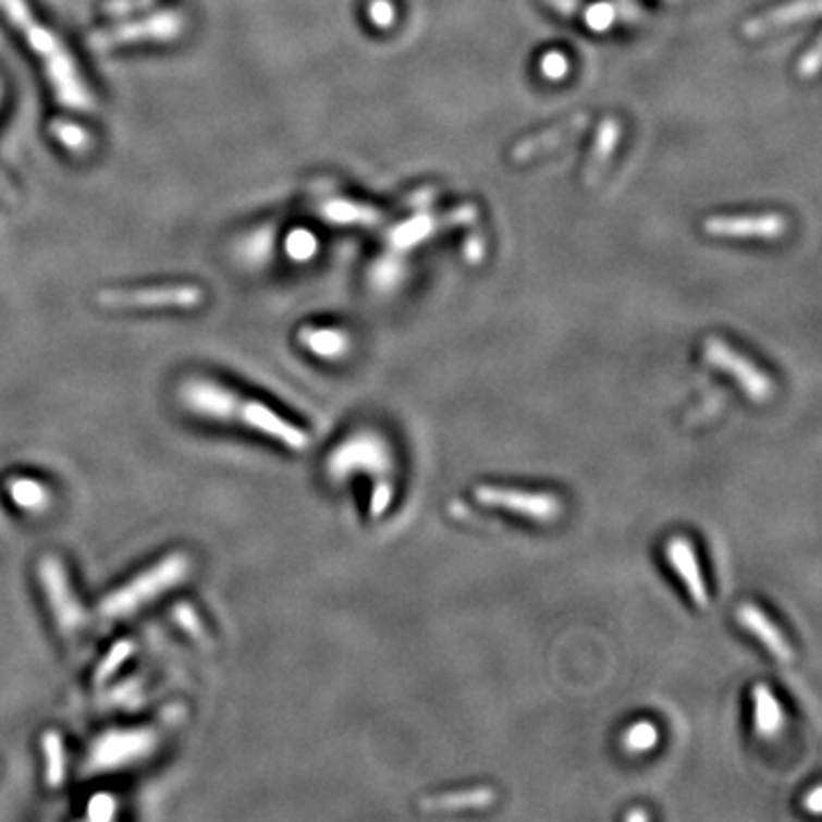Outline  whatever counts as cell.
Here are the masks:
<instances>
[{"label":"cell","instance_id":"obj_20","mask_svg":"<svg viewBox=\"0 0 822 822\" xmlns=\"http://www.w3.org/2000/svg\"><path fill=\"white\" fill-rule=\"evenodd\" d=\"M493 800H496V793L491 788H471V790H459V793H443L434 797H426L420 802L422 811H464V809H484Z\"/></svg>","mask_w":822,"mask_h":822},{"label":"cell","instance_id":"obj_9","mask_svg":"<svg viewBox=\"0 0 822 822\" xmlns=\"http://www.w3.org/2000/svg\"><path fill=\"white\" fill-rule=\"evenodd\" d=\"M204 299V291L197 286H154L135 291H103L99 304L112 309H154V307H176L191 309Z\"/></svg>","mask_w":822,"mask_h":822},{"label":"cell","instance_id":"obj_3","mask_svg":"<svg viewBox=\"0 0 822 822\" xmlns=\"http://www.w3.org/2000/svg\"><path fill=\"white\" fill-rule=\"evenodd\" d=\"M393 471L395 455L391 443L375 430L352 432L324 459V474L334 482H345L357 474L384 478Z\"/></svg>","mask_w":822,"mask_h":822},{"label":"cell","instance_id":"obj_19","mask_svg":"<svg viewBox=\"0 0 822 822\" xmlns=\"http://www.w3.org/2000/svg\"><path fill=\"white\" fill-rule=\"evenodd\" d=\"M5 489H8L10 501L16 507L26 510L30 514H41V512L49 510L51 503H53L51 489L46 487L41 480H35V478H19V476L10 478Z\"/></svg>","mask_w":822,"mask_h":822},{"label":"cell","instance_id":"obj_35","mask_svg":"<svg viewBox=\"0 0 822 822\" xmlns=\"http://www.w3.org/2000/svg\"><path fill=\"white\" fill-rule=\"evenodd\" d=\"M805 809L813 815L822 813V788L820 786H813L811 793L805 797Z\"/></svg>","mask_w":822,"mask_h":822},{"label":"cell","instance_id":"obj_15","mask_svg":"<svg viewBox=\"0 0 822 822\" xmlns=\"http://www.w3.org/2000/svg\"><path fill=\"white\" fill-rule=\"evenodd\" d=\"M587 122H590V116H587V114H576V116H572V120L562 122L557 126L544 131V133L532 135V137L524 139V143L516 145V149L512 151V158L516 162H524V160L542 156V154H547L551 149H557L562 143H569L572 137H576L587 126Z\"/></svg>","mask_w":822,"mask_h":822},{"label":"cell","instance_id":"obj_12","mask_svg":"<svg viewBox=\"0 0 822 822\" xmlns=\"http://www.w3.org/2000/svg\"><path fill=\"white\" fill-rule=\"evenodd\" d=\"M665 557L670 562L672 572L686 585V590L697 608H707L711 601L707 578L701 574L699 557L695 544L688 537H672L665 547Z\"/></svg>","mask_w":822,"mask_h":822},{"label":"cell","instance_id":"obj_30","mask_svg":"<svg viewBox=\"0 0 822 822\" xmlns=\"http://www.w3.org/2000/svg\"><path fill=\"white\" fill-rule=\"evenodd\" d=\"M613 21H615V8L610 3H594L585 12V23L597 33L608 30L610 26H613Z\"/></svg>","mask_w":822,"mask_h":822},{"label":"cell","instance_id":"obj_24","mask_svg":"<svg viewBox=\"0 0 822 822\" xmlns=\"http://www.w3.org/2000/svg\"><path fill=\"white\" fill-rule=\"evenodd\" d=\"M405 277V266L397 261L395 256H384L370 270V284L375 291L380 293H391L393 289L401 286V281Z\"/></svg>","mask_w":822,"mask_h":822},{"label":"cell","instance_id":"obj_5","mask_svg":"<svg viewBox=\"0 0 822 822\" xmlns=\"http://www.w3.org/2000/svg\"><path fill=\"white\" fill-rule=\"evenodd\" d=\"M37 574L44 587L46 601H49L53 610L56 624L60 626L64 636H76V633H81L87 626L89 617L74 592L72 580H69L64 562L58 555H44L37 565Z\"/></svg>","mask_w":822,"mask_h":822},{"label":"cell","instance_id":"obj_18","mask_svg":"<svg viewBox=\"0 0 822 822\" xmlns=\"http://www.w3.org/2000/svg\"><path fill=\"white\" fill-rule=\"evenodd\" d=\"M619 137H622V124L617 120H613V116H610V120H605L599 126V133H597V139H594V149H592L590 162H587V170H585V183L587 185H594L599 181V176L608 168V160L613 158V154L617 149Z\"/></svg>","mask_w":822,"mask_h":822},{"label":"cell","instance_id":"obj_26","mask_svg":"<svg viewBox=\"0 0 822 822\" xmlns=\"http://www.w3.org/2000/svg\"><path fill=\"white\" fill-rule=\"evenodd\" d=\"M172 619H174L176 626H179L183 633H187V636H191L195 642H199V645H201V642L208 645L210 636H208V630H206V626H204V619L199 617V613H197V610H195L191 603L183 601V603L174 605V608H172Z\"/></svg>","mask_w":822,"mask_h":822},{"label":"cell","instance_id":"obj_28","mask_svg":"<svg viewBox=\"0 0 822 822\" xmlns=\"http://www.w3.org/2000/svg\"><path fill=\"white\" fill-rule=\"evenodd\" d=\"M114 813H116V800L108 793L94 795L91 800L87 802V820L106 822V820H112Z\"/></svg>","mask_w":822,"mask_h":822},{"label":"cell","instance_id":"obj_16","mask_svg":"<svg viewBox=\"0 0 822 822\" xmlns=\"http://www.w3.org/2000/svg\"><path fill=\"white\" fill-rule=\"evenodd\" d=\"M751 703H754V732L763 740H777L786 729V711L777 695L768 684H757L751 688Z\"/></svg>","mask_w":822,"mask_h":822},{"label":"cell","instance_id":"obj_13","mask_svg":"<svg viewBox=\"0 0 822 822\" xmlns=\"http://www.w3.org/2000/svg\"><path fill=\"white\" fill-rule=\"evenodd\" d=\"M818 14H820V0H790V3L786 5L772 8L754 19H749L743 26V33L751 39H757L774 30L790 28L795 26V23L813 21L818 19Z\"/></svg>","mask_w":822,"mask_h":822},{"label":"cell","instance_id":"obj_11","mask_svg":"<svg viewBox=\"0 0 822 822\" xmlns=\"http://www.w3.org/2000/svg\"><path fill=\"white\" fill-rule=\"evenodd\" d=\"M476 218H478V208L476 206H462V208L451 210V213H445L441 218H437V216H416V218H412L405 224H397L389 233V243L397 251H405V249L416 247L422 241H428L432 236V233H437V231H443V229H449V226H457V224H471Z\"/></svg>","mask_w":822,"mask_h":822},{"label":"cell","instance_id":"obj_38","mask_svg":"<svg viewBox=\"0 0 822 822\" xmlns=\"http://www.w3.org/2000/svg\"><path fill=\"white\" fill-rule=\"evenodd\" d=\"M626 818H628V820H647L649 815H647L645 811H633V813H628Z\"/></svg>","mask_w":822,"mask_h":822},{"label":"cell","instance_id":"obj_8","mask_svg":"<svg viewBox=\"0 0 822 822\" xmlns=\"http://www.w3.org/2000/svg\"><path fill=\"white\" fill-rule=\"evenodd\" d=\"M229 422H241V426L261 432L281 445H286L291 451H304L309 445V434L302 428H297L295 422L286 420L284 416H279L274 409L268 405L258 403V401H247L241 393L236 395V403H233Z\"/></svg>","mask_w":822,"mask_h":822},{"label":"cell","instance_id":"obj_7","mask_svg":"<svg viewBox=\"0 0 822 822\" xmlns=\"http://www.w3.org/2000/svg\"><path fill=\"white\" fill-rule=\"evenodd\" d=\"M474 496L487 507H501L505 512L526 516V519L551 524L562 514V503L551 491H528L496 484H480Z\"/></svg>","mask_w":822,"mask_h":822},{"label":"cell","instance_id":"obj_23","mask_svg":"<svg viewBox=\"0 0 822 822\" xmlns=\"http://www.w3.org/2000/svg\"><path fill=\"white\" fill-rule=\"evenodd\" d=\"M658 743H661V729L651 720L633 722L622 738V745L628 754H647Z\"/></svg>","mask_w":822,"mask_h":822},{"label":"cell","instance_id":"obj_25","mask_svg":"<svg viewBox=\"0 0 822 822\" xmlns=\"http://www.w3.org/2000/svg\"><path fill=\"white\" fill-rule=\"evenodd\" d=\"M133 653H135V642L131 638H124L116 645H112V649L106 653V658L101 661V665L97 667V672H94V684H97V686L108 684V680L116 674V670H120L124 663H128V658Z\"/></svg>","mask_w":822,"mask_h":822},{"label":"cell","instance_id":"obj_27","mask_svg":"<svg viewBox=\"0 0 822 822\" xmlns=\"http://www.w3.org/2000/svg\"><path fill=\"white\" fill-rule=\"evenodd\" d=\"M286 247H289L291 258H295V261H309V258L316 254L318 243H316L314 233L304 231V229H297V231H293L291 236H289V245Z\"/></svg>","mask_w":822,"mask_h":822},{"label":"cell","instance_id":"obj_36","mask_svg":"<svg viewBox=\"0 0 822 822\" xmlns=\"http://www.w3.org/2000/svg\"><path fill=\"white\" fill-rule=\"evenodd\" d=\"M551 8H555L560 14H574L578 8V0H547Z\"/></svg>","mask_w":822,"mask_h":822},{"label":"cell","instance_id":"obj_21","mask_svg":"<svg viewBox=\"0 0 822 822\" xmlns=\"http://www.w3.org/2000/svg\"><path fill=\"white\" fill-rule=\"evenodd\" d=\"M322 218L336 224H361V226H375L380 224L382 216L378 208L357 204V201H345V199H334V201H324L320 208Z\"/></svg>","mask_w":822,"mask_h":822},{"label":"cell","instance_id":"obj_17","mask_svg":"<svg viewBox=\"0 0 822 822\" xmlns=\"http://www.w3.org/2000/svg\"><path fill=\"white\" fill-rule=\"evenodd\" d=\"M299 343L322 359H341L349 349V336L334 327H304Z\"/></svg>","mask_w":822,"mask_h":822},{"label":"cell","instance_id":"obj_10","mask_svg":"<svg viewBox=\"0 0 822 822\" xmlns=\"http://www.w3.org/2000/svg\"><path fill=\"white\" fill-rule=\"evenodd\" d=\"M788 229L780 213H749V216H713L703 222V231L715 238L736 241H777Z\"/></svg>","mask_w":822,"mask_h":822},{"label":"cell","instance_id":"obj_32","mask_svg":"<svg viewBox=\"0 0 822 822\" xmlns=\"http://www.w3.org/2000/svg\"><path fill=\"white\" fill-rule=\"evenodd\" d=\"M370 19L375 26L380 28H391L395 21V8L391 5V0H372L370 3Z\"/></svg>","mask_w":822,"mask_h":822},{"label":"cell","instance_id":"obj_14","mask_svg":"<svg viewBox=\"0 0 822 822\" xmlns=\"http://www.w3.org/2000/svg\"><path fill=\"white\" fill-rule=\"evenodd\" d=\"M738 622L745 630H749L780 663H793V647L782 628L774 624L763 610L754 603H745L738 608Z\"/></svg>","mask_w":822,"mask_h":822},{"label":"cell","instance_id":"obj_1","mask_svg":"<svg viewBox=\"0 0 822 822\" xmlns=\"http://www.w3.org/2000/svg\"><path fill=\"white\" fill-rule=\"evenodd\" d=\"M191 572H193V557L187 553L174 551L170 555H164L156 562V565H151L143 574H137L122 587H116L114 592H110L101 601L99 613L106 619H122V617L135 615L137 610H143L158 597L174 590L176 585H181L187 576H191Z\"/></svg>","mask_w":822,"mask_h":822},{"label":"cell","instance_id":"obj_4","mask_svg":"<svg viewBox=\"0 0 822 822\" xmlns=\"http://www.w3.org/2000/svg\"><path fill=\"white\" fill-rule=\"evenodd\" d=\"M5 10H8V14L12 16L16 26H21L23 30L30 35L28 39L33 44V49L39 51L41 56H46V62H49V72H51V81L58 87L60 101H64L69 106H87L89 97L85 91V85L76 76V64L69 60V53L62 49L60 41L53 35L46 33L44 28L30 26L28 10H26V5H23V0H5Z\"/></svg>","mask_w":822,"mask_h":822},{"label":"cell","instance_id":"obj_37","mask_svg":"<svg viewBox=\"0 0 822 822\" xmlns=\"http://www.w3.org/2000/svg\"><path fill=\"white\" fill-rule=\"evenodd\" d=\"M432 197H434V191H432V187H426V191H420V193L412 199V206H428Z\"/></svg>","mask_w":822,"mask_h":822},{"label":"cell","instance_id":"obj_33","mask_svg":"<svg viewBox=\"0 0 822 822\" xmlns=\"http://www.w3.org/2000/svg\"><path fill=\"white\" fill-rule=\"evenodd\" d=\"M820 60H822V49H820V41H815L805 53L800 64H797V72H800L802 78H815L820 72Z\"/></svg>","mask_w":822,"mask_h":822},{"label":"cell","instance_id":"obj_31","mask_svg":"<svg viewBox=\"0 0 822 822\" xmlns=\"http://www.w3.org/2000/svg\"><path fill=\"white\" fill-rule=\"evenodd\" d=\"M542 74H544V78H549V81H562V78H567V74H569V60H567L565 56H562V53H557V51L547 53V56L542 58Z\"/></svg>","mask_w":822,"mask_h":822},{"label":"cell","instance_id":"obj_34","mask_svg":"<svg viewBox=\"0 0 822 822\" xmlns=\"http://www.w3.org/2000/svg\"><path fill=\"white\" fill-rule=\"evenodd\" d=\"M464 256L468 263H480L484 256V241L480 236H468L464 243Z\"/></svg>","mask_w":822,"mask_h":822},{"label":"cell","instance_id":"obj_29","mask_svg":"<svg viewBox=\"0 0 822 822\" xmlns=\"http://www.w3.org/2000/svg\"><path fill=\"white\" fill-rule=\"evenodd\" d=\"M391 503H393V484L389 480L375 482L372 493H370V516H372V519H380L382 514H387Z\"/></svg>","mask_w":822,"mask_h":822},{"label":"cell","instance_id":"obj_6","mask_svg":"<svg viewBox=\"0 0 822 822\" xmlns=\"http://www.w3.org/2000/svg\"><path fill=\"white\" fill-rule=\"evenodd\" d=\"M703 357L707 361L717 368L720 372L729 375L732 380L740 387V391L751 397L757 403H765L774 393V382L770 375H765L754 361H749L745 355H740L738 349H734L729 343H724L722 339H707L703 343Z\"/></svg>","mask_w":822,"mask_h":822},{"label":"cell","instance_id":"obj_22","mask_svg":"<svg viewBox=\"0 0 822 822\" xmlns=\"http://www.w3.org/2000/svg\"><path fill=\"white\" fill-rule=\"evenodd\" d=\"M41 749L46 759V784L51 788H60L66 780V749L60 732H46L41 736Z\"/></svg>","mask_w":822,"mask_h":822},{"label":"cell","instance_id":"obj_2","mask_svg":"<svg viewBox=\"0 0 822 822\" xmlns=\"http://www.w3.org/2000/svg\"><path fill=\"white\" fill-rule=\"evenodd\" d=\"M168 726H131V729H108L89 745L85 772L103 774L126 770L151 759L164 740Z\"/></svg>","mask_w":822,"mask_h":822}]
</instances>
